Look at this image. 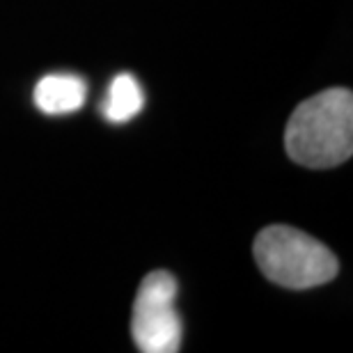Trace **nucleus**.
<instances>
[{"label": "nucleus", "instance_id": "4", "mask_svg": "<svg viewBox=\"0 0 353 353\" xmlns=\"http://www.w3.org/2000/svg\"><path fill=\"white\" fill-rule=\"evenodd\" d=\"M88 83L76 74H48L34 85V105L46 115H67L83 108Z\"/></svg>", "mask_w": 353, "mask_h": 353}, {"label": "nucleus", "instance_id": "1", "mask_svg": "<svg viewBox=\"0 0 353 353\" xmlns=\"http://www.w3.org/2000/svg\"><path fill=\"white\" fill-rule=\"evenodd\" d=\"M285 150L299 165H342L353 154V94L351 90L330 88L303 101L289 117Z\"/></svg>", "mask_w": 353, "mask_h": 353}, {"label": "nucleus", "instance_id": "3", "mask_svg": "<svg viewBox=\"0 0 353 353\" xmlns=\"http://www.w3.org/2000/svg\"><path fill=\"white\" fill-rule=\"evenodd\" d=\"M176 280L168 271H152L140 282L131 316V335L143 353L181 349V319L176 314Z\"/></svg>", "mask_w": 353, "mask_h": 353}, {"label": "nucleus", "instance_id": "2", "mask_svg": "<svg viewBox=\"0 0 353 353\" xmlns=\"http://www.w3.org/2000/svg\"><path fill=\"white\" fill-rule=\"evenodd\" d=\"M252 252L266 278L287 289L326 285L340 271L337 257L326 245L287 225L264 228L255 239Z\"/></svg>", "mask_w": 353, "mask_h": 353}, {"label": "nucleus", "instance_id": "5", "mask_svg": "<svg viewBox=\"0 0 353 353\" xmlns=\"http://www.w3.org/2000/svg\"><path fill=\"white\" fill-rule=\"evenodd\" d=\"M145 105V94L136 76L131 74H117L110 81L108 97L103 101V117L110 124H126L133 117L140 115Z\"/></svg>", "mask_w": 353, "mask_h": 353}]
</instances>
